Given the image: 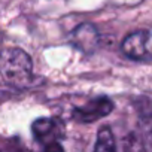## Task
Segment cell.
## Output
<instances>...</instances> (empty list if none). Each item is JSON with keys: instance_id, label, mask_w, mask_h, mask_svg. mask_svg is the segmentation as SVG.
<instances>
[{"instance_id": "cell-6", "label": "cell", "mask_w": 152, "mask_h": 152, "mask_svg": "<svg viewBox=\"0 0 152 152\" xmlns=\"http://www.w3.org/2000/svg\"><path fill=\"white\" fill-rule=\"evenodd\" d=\"M136 110L139 115V124L143 131V137L148 145V152H152V100L142 97L136 103Z\"/></svg>"}, {"instance_id": "cell-5", "label": "cell", "mask_w": 152, "mask_h": 152, "mask_svg": "<svg viewBox=\"0 0 152 152\" xmlns=\"http://www.w3.org/2000/svg\"><path fill=\"white\" fill-rule=\"evenodd\" d=\"M99 40H100V34H99L96 26H93L91 23L79 24L70 34L72 45L85 54L94 52L99 45Z\"/></svg>"}, {"instance_id": "cell-2", "label": "cell", "mask_w": 152, "mask_h": 152, "mask_svg": "<svg viewBox=\"0 0 152 152\" xmlns=\"http://www.w3.org/2000/svg\"><path fill=\"white\" fill-rule=\"evenodd\" d=\"M33 136L43 152H63V125L55 118H39L31 125Z\"/></svg>"}, {"instance_id": "cell-8", "label": "cell", "mask_w": 152, "mask_h": 152, "mask_svg": "<svg viewBox=\"0 0 152 152\" xmlns=\"http://www.w3.org/2000/svg\"><path fill=\"white\" fill-rule=\"evenodd\" d=\"M121 152H148V149L137 134L130 133L121 142Z\"/></svg>"}, {"instance_id": "cell-3", "label": "cell", "mask_w": 152, "mask_h": 152, "mask_svg": "<svg viewBox=\"0 0 152 152\" xmlns=\"http://www.w3.org/2000/svg\"><path fill=\"white\" fill-rule=\"evenodd\" d=\"M112 110H113V102L106 96H100L91 99L82 106L75 107L72 110V118L81 124H91L107 116Z\"/></svg>"}, {"instance_id": "cell-7", "label": "cell", "mask_w": 152, "mask_h": 152, "mask_svg": "<svg viewBox=\"0 0 152 152\" xmlns=\"http://www.w3.org/2000/svg\"><path fill=\"white\" fill-rule=\"evenodd\" d=\"M94 152H118V145L115 140V136L109 127H102L97 133Z\"/></svg>"}, {"instance_id": "cell-4", "label": "cell", "mask_w": 152, "mask_h": 152, "mask_svg": "<svg viewBox=\"0 0 152 152\" xmlns=\"http://www.w3.org/2000/svg\"><path fill=\"white\" fill-rule=\"evenodd\" d=\"M149 33L146 30H137L127 34L121 42V51L131 60H146L149 57L148 49Z\"/></svg>"}, {"instance_id": "cell-1", "label": "cell", "mask_w": 152, "mask_h": 152, "mask_svg": "<svg viewBox=\"0 0 152 152\" xmlns=\"http://www.w3.org/2000/svg\"><path fill=\"white\" fill-rule=\"evenodd\" d=\"M0 76L12 87H28L34 79L30 54L15 46L0 49Z\"/></svg>"}]
</instances>
